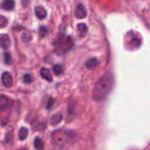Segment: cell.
Returning a JSON list of instances; mask_svg holds the SVG:
<instances>
[{
  "label": "cell",
  "mask_w": 150,
  "mask_h": 150,
  "mask_svg": "<svg viewBox=\"0 0 150 150\" xmlns=\"http://www.w3.org/2000/svg\"><path fill=\"white\" fill-rule=\"evenodd\" d=\"M114 85V78L111 74H105L95 84L93 90V99L96 101H102L105 99Z\"/></svg>",
  "instance_id": "cell-1"
},
{
  "label": "cell",
  "mask_w": 150,
  "mask_h": 150,
  "mask_svg": "<svg viewBox=\"0 0 150 150\" xmlns=\"http://www.w3.org/2000/svg\"><path fill=\"white\" fill-rule=\"evenodd\" d=\"M23 80L25 83H30L32 81V76L29 73H26L23 76Z\"/></svg>",
  "instance_id": "cell-16"
},
{
  "label": "cell",
  "mask_w": 150,
  "mask_h": 150,
  "mask_svg": "<svg viewBox=\"0 0 150 150\" xmlns=\"http://www.w3.org/2000/svg\"><path fill=\"white\" fill-rule=\"evenodd\" d=\"M1 7L4 10H13L15 7V1L14 0H5L3 1L2 4H1Z\"/></svg>",
  "instance_id": "cell-8"
},
{
  "label": "cell",
  "mask_w": 150,
  "mask_h": 150,
  "mask_svg": "<svg viewBox=\"0 0 150 150\" xmlns=\"http://www.w3.org/2000/svg\"><path fill=\"white\" fill-rule=\"evenodd\" d=\"M28 134H29V130H28V129L25 127H21V128L20 129V130H19V139L21 141L25 140V139L27 138Z\"/></svg>",
  "instance_id": "cell-13"
},
{
  "label": "cell",
  "mask_w": 150,
  "mask_h": 150,
  "mask_svg": "<svg viewBox=\"0 0 150 150\" xmlns=\"http://www.w3.org/2000/svg\"><path fill=\"white\" fill-rule=\"evenodd\" d=\"M98 61L96 58H92L86 62V67L89 69H93L97 67Z\"/></svg>",
  "instance_id": "cell-12"
},
{
  "label": "cell",
  "mask_w": 150,
  "mask_h": 150,
  "mask_svg": "<svg viewBox=\"0 0 150 150\" xmlns=\"http://www.w3.org/2000/svg\"><path fill=\"white\" fill-rule=\"evenodd\" d=\"M1 81L5 87H10L13 85V77L8 72H4L1 76Z\"/></svg>",
  "instance_id": "cell-3"
},
{
  "label": "cell",
  "mask_w": 150,
  "mask_h": 150,
  "mask_svg": "<svg viewBox=\"0 0 150 150\" xmlns=\"http://www.w3.org/2000/svg\"><path fill=\"white\" fill-rule=\"evenodd\" d=\"M35 15L37 16V17L39 19H44L45 17H46V10L43 8L41 6H38V7H35Z\"/></svg>",
  "instance_id": "cell-7"
},
{
  "label": "cell",
  "mask_w": 150,
  "mask_h": 150,
  "mask_svg": "<svg viewBox=\"0 0 150 150\" xmlns=\"http://www.w3.org/2000/svg\"><path fill=\"white\" fill-rule=\"evenodd\" d=\"M62 115L59 113V114H54V116H52L50 120V123L51 125H57L62 121Z\"/></svg>",
  "instance_id": "cell-10"
},
{
  "label": "cell",
  "mask_w": 150,
  "mask_h": 150,
  "mask_svg": "<svg viewBox=\"0 0 150 150\" xmlns=\"http://www.w3.org/2000/svg\"><path fill=\"white\" fill-rule=\"evenodd\" d=\"M10 45V40L7 34L0 35V47L3 49H7Z\"/></svg>",
  "instance_id": "cell-4"
},
{
  "label": "cell",
  "mask_w": 150,
  "mask_h": 150,
  "mask_svg": "<svg viewBox=\"0 0 150 150\" xmlns=\"http://www.w3.org/2000/svg\"><path fill=\"white\" fill-rule=\"evenodd\" d=\"M34 146L37 150H42L44 147L43 142L40 138H36L34 141Z\"/></svg>",
  "instance_id": "cell-14"
},
{
  "label": "cell",
  "mask_w": 150,
  "mask_h": 150,
  "mask_svg": "<svg viewBox=\"0 0 150 150\" xmlns=\"http://www.w3.org/2000/svg\"><path fill=\"white\" fill-rule=\"evenodd\" d=\"M10 100L5 96H0V111L4 110L8 107Z\"/></svg>",
  "instance_id": "cell-9"
},
{
  "label": "cell",
  "mask_w": 150,
  "mask_h": 150,
  "mask_svg": "<svg viewBox=\"0 0 150 150\" xmlns=\"http://www.w3.org/2000/svg\"><path fill=\"white\" fill-rule=\"evenodd\" d=\"M4 62H5V64H10V62H11L12 61V57H11V55H10V54H9V53L7 52L4 53Z\"/></svg>",
  "instance_id": "cell-17"
},
{
  "label": "cell",
  "mask_w": 150,
  "mask_h": 150,
  "mask_svg": "<svg viewBox=\"0 0 150 150\" xmlns=\"http://www.w3.org/2000/svg\"><path fill=\"white\" fill-rule=\"evenodd\" d=\"M53 71L56 76H60L63 73V67L61 64H56L53 67Z\"/></svg>",
  "instance_id": "cell-15"
},
{
  "label": "cell",
  "mask_w": 150,
  "mask_h": 150,
  "mask_svg": "<svg viewBox=\"0 0 150 150\" xmlns=\"http://www.w3.org/2000/svg\"><path fill=\"white\" fill-rule=\"evenodd\" d=\"M77 27H78V31L79 32V35H80V36L81 37V38L84 37L85 35H86V33H87V26H86V25L85 24V23H81L78 24Z\"/></svg>",
  "instance_id": "cell-11"
},
{
  "label": "cell",
  "mask_w": 150,
  "mask_h": 150,
  "mask_svg": "<svg viewBox=\"0 0 150 150\" xmlns=\"http://www.w3.org/2000/svg\"><path fill=\"white\" fill-rule=\"evenodd\" d=\"M53 104H54V100L52 99V98H51V99L49 100V101H48V105H47V108L48 109H49L50 108H51L53 105Z\"/></svg>",
  "instance_id": "cell-20"
},
{
  "label": "cell",
  "mask_w": 150,
  "mask_h": 150,
  "mask_svg": "<svg viewBox=\"0 0 150 150\" xmlns=\"http://www.w3.org/2000/svg\"><path fill=\"white\" fill-rule=\"evenodd\" d=\"M53 141L56 142L57 144H64L66 141V133L63 131H57L53 134Z\"/></svg>",
  "instance_id": "cell-2"
},
{
  "label": "cell",
  "mask_w": 150,
  "mask_h": 150,
  "mask_svg": "<svg viewBox=\"0 0 150 150\" xmlns=\"http://www.w3.org/2000/svg\"><path fill=\"white\" fill-rule=\"evenodd\" d=\"M75 16L78 18H84L86 17V10L83 4H80L76 7V11H75Z\"/></svg>",
  "instance_id": "cell-5"
},
{
  "label": "cell",
  "mask_w": 150,
  "mask_h": 150,
  "mask_svg": "<svg viewBox=\"0 0 150 150\" xmlns=\"http://www.w3.org/2000/svg\"><path fill=\"white\" fill-rule=\"evenodd\" d=\"M40 75L44 79L47 80L48 81L51 82L53 81L52 75H51V70L46 67H42L40 70Z\"/></svg>",
  "instance_id": "cell-6"
},
{
  "label": "cell",
  "mask_w": 150,
  "mask_h": 150,
  "mask_svg": "<svg viewBox=\"0 0 150 150\" xmlns=\"http://www.w3.org/2000/svg\"><path fill=\"white\" fill-rule=\"evenodd\" d=\"M7 24V18L3 16H0V28L5 27Z\"/></svg>",
  "instance_id": "cell-18"
},
{
  "label": "cell",
  "mask_w": 150,
  "mask_h": 150,
  "mask_svg": "<svg viewBox=\"0 0 150 150\" xmlns=\"http://www.w3.org/2000/svg\"><path fill=\"white\" fill-rule=\"evenodd\" d=\"M47 33H48V30H47L46 27L40 26V35L42 37H44Z\"/></svg>",
  "instance_id": "cell-19"
}]
</instances>
